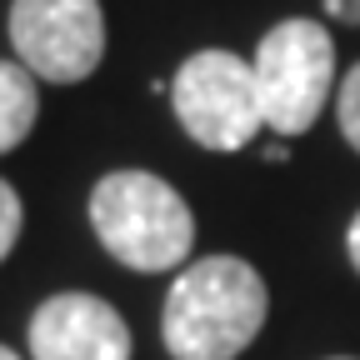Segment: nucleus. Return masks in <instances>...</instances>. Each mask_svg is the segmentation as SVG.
<instances>
[{"instance_id": "1", "label": "nucleus", "mask_w": 360, "mask_h": 360, "mask_svg": "<svg viewBox=\"0 0 360 360\" xmlns=\"http://www.w3.org/2000/svg\"><path fill=\"white\" fill-rule=\"evenodd\" d=\"M270 290L240 255H205L175 276L160 335L175 360H236L265 326Z\"/></svg>"}, {"instance_id": "2", "label": "nucleus", "mask_w": 360, "mask_h": 360, "mask_svg": "<svg viewBox=\"0 0 360 360\" xmlns=\"http://www.w3.org/2000/svg\"><path fill=\"white\" fill-rule=\"evenodd\" d=\"M90 225L96 240L141 276L186 265L195 245V215L170 180L150 170H110L90 191Z\"/></svg>"}, {"instance_id": "3", "label": "nucleus", "mask_w": 360, "mask_h": 360, "mask_svg": "<svg viewBox=\"0 0 360 360\" xmlns=\"http://www.w3.org/2000/svg\"><path fill=\"white\" fill-rule=\"evenodd\" d=\"M260 110L276 135H305L335 90V40L315 20H281L255 45Z\"/></svg>"}, {"instance_id": "4", "label": "nucleus", "mask_w": 360, "mask_h": 360, "mask_svg": "<svg viewBox=\"0 0 360 360\" xmlns=\"http://www.w3.org/2000/svg\"><path fill=\"white\" fill-rule=\"evenodd\" d=\"M175 120L205 150H245L265 125L255 65L231 51H195L170 80Z\"/></svg>"}, {"instance_id": "5", "label": "nucleus", "mask_w": 360, "mask_h": 360, "mask_svg": "<svg viewBox=\"0 0 360 360\" xmlns=\"http://www.w3.org/2000/svg\"><path fill=\"white\" fill-rule=\"evenodd\" d=\"M11 45L35 80L80 85L105 60L101 0H11Z\"/></svg>"}, {"instance_id": "6", "label": "nucleus", "mask_w": 360, "mask_h": 360, "mask_svg": "<svg viewBox=\"0 0 360 360\" xmlns=\"http://www.w3.org/2000/svg\"><path fill=\"white\" fill-rule=\"evenodd\" d=\"M35 360H130V326L101 295L60 290L30 315Z\"/></svg>"}, {"instance_id": "7", "label": "nucleus", "mask_w": 360, "mask_h": 360, "mask_svg": "<svg viewBox=\"0 0 360 360\" xmlns=\"http://www.w3.org/2000/svg\"><path fill=\"white\" fill-rule=\"evenodd\" d=\"M35 115H40L35 75L20 60H0V155L15 150L25 135L35 130Z\"/></svg>"}, {"instance_id": "8", "label": "nucleus", "mask_w": 360, "mask_h": 360, "mask_svg": "<svg viewBox=\"0 0 360 360\" xmlns=\"http://www.w3.org/2000/svg\"><path fill=\"white\" fill-rule=\"evenodd\" d=\"M335 120H340V135L360 150V65L345 70L340 80V96H335Z\"/></svg>"}, {"instance_id": "9", "label": "nucleus", "mask_w": 360, "mask_h": 360, "mask_svg": "<svg viewBox=\"0 0 360 360\" xmlns=\"http://www.w3.org/2000/svg\"><path fill=\"white\" fill-rule=\"evenodd\" d=\"M20 220H25V210H20L15 186H11V180H0V260L15 250V240H20Z\"/></svg>"}, {"instance_id": "10", "label": "nucleus", "mask_w": 360, "mask_h": 360, "mask_svg": "<svg viewBox=\"0 0 360 360\" xmlns=\"http://www.w3.org/2000/svg\"><path fill=\"white\" fill-rule=\"evenodd\" d=\"M326 11L345 25H360V0H326Z\"/></svg>"}, {"instance_id": "11", "label": "nucleus", "mask_w": 360, "mask_h": 360, "mask_svg": "<svg viewBox=\"0 0 360 360\" xmlns=\"http://www.w3.org/2000/svg\"><path fill=\"white\" fill-rule=\"evenodd\" d=\"M345 250H350V265L360 270V215L350 220V231H345Z\"/></svg>"}, {"instance_id": "12", "label": "nucleus", "mask_w": 360, "mask_h": 360, "mask_svg": "<svg viewBox=\"0 0 360 360\" xmlns=\"http://www.w3.org/2000/svg\"><path fill=\"white\" fill-rule=\"evenodd\" d=\"M0 360H20V355H15V350H11V345H0Z\"/></svg>"}, {"instance_id": "13", "label": "nucleus", "mask_w": 360, "mask_h": 360, "mask_svg": "<svg viewBox=\"0 0 360 360\" xmlns=\"http://www.w3.org/2000/svg\"><path fill=\"white\" fill-rule=\"evenodd\" d=\"M335 360H350V355H335Z\"/></svg>"}]
</instances>
